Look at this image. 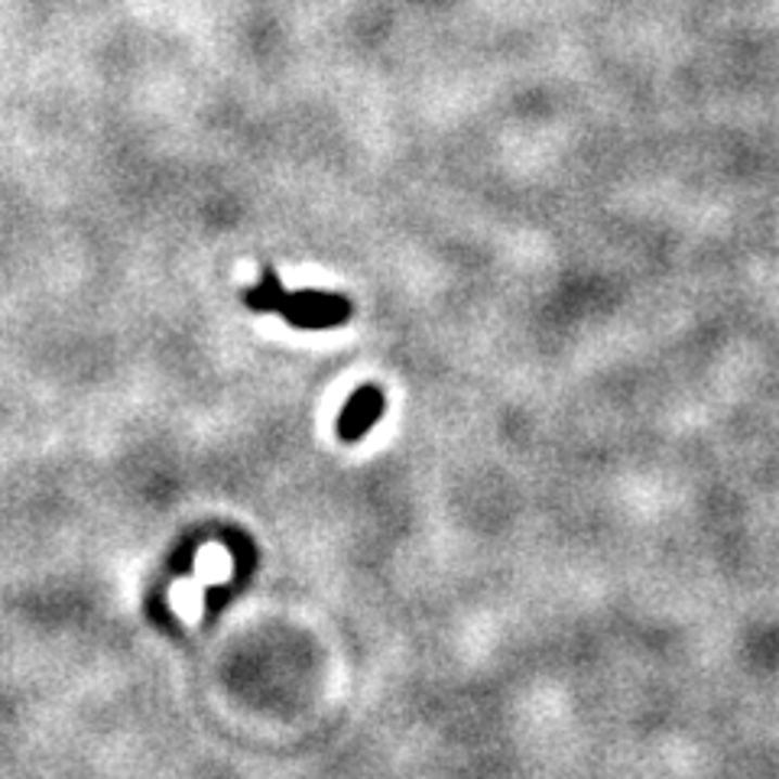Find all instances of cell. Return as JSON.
Here are the masks:
<instances>
[{"label": "cell", "instance_id": "6da1fadb", "mask_svg": "<svg viewBox=\"0 0 779 779\" xmlns=\"http://www.w3.org/2000/svg\"><path fill=\"white\" fill-rule=\"evenodd\" d=\"M352 306L329 293H286L280 316L296 329H332L348 322Z\"/></svg>", "mask_w": 779, "mask_h": 779}, {"label": "cell", "instance_id": "3957f363", "mask_svg": "<svg viewBox=\"0 0 779 779\" xmlns=\"http://www.w3.org/2000/svg\"><path fill=\"white\" fill-rule=\"evenodd\" d=\"M283 303H286V290L280 286V280H277L273 270H267V273H264V283H257V286L247 293V306L257 309V312H280Z\"/></svg>", "mask_w": 779, "mask_h": 779}, {"label": "cell", "instance_id": "7a4b0ae2", "mask_svg": "<svg viewBox=\"0 0 779 779\" xmlns=\"http://www.w3.org/2000/svg\"><path fill=\"white\" fill-rule=\"evenodd\" d=\"M384 412V393L378 387H361L345 406L342 412V422H339V432L345 442H358L361 435L371 432V425L381 419Z\"/></svg>", "mask_w": 779, "mask_h": 779}]
</instances>
